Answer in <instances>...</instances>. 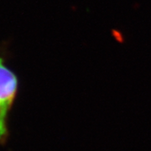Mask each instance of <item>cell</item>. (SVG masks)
Masks as SVG:
<instances>
[{"mask_svg":"<svg viewBox=\"0 0 151 151\" xmlns=\"http://www.w3.org/2000/svg\"><path fill=\"white\" fill-rule=\"evenodd\" d=\"M8 119L9 116L5 115L0 110V145L4 144L7 140L9 136Z\"/></svg>","mask_w":151,"mask_h":151,"instance_id":"obj_2","label":"cell"},{"mask_svg":"<svg viewBox=\"0 0 151 151\" xmlns=\"http://www.w3.org/2000/svg\"><path fill=\"white\" fill-rule=\"evenodd\" d=\"M19 92V80L15 73L0 57V110L9 116Z\"/></svg>","mask_w":151,"mask_h":151,"instance_id":"obj_1","label":"cell"}]
</instances>
